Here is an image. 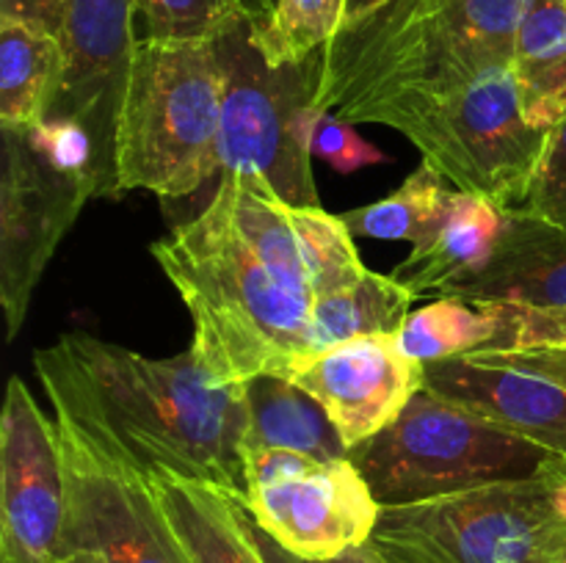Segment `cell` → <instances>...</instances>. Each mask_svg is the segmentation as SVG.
Segmentation results:
<instances>
[{"label":"cell","instance_id":"cell-1","mask_svg":"<svg viewBox=\"0 0 566 563\" xmlns=\"http://www.w3.org/2000/svg\"><path fill=\"white\" fill-rule=\"evenodd\" d=\"M153 475L199 480L247 502V384H224L188 348L153 359L70 331L33 353Z\"/></svg>","mask_w":566,"mask_h":563},{"label":"cell","instance_id":"cell-2","mask_svg":"<svg viewBox=\"0 0 566 563\" xmlns=\"http://www.w3.org/2000/svg\"><path fill=\"white\" fill-rule=\"evenodd\" d=\"M149 252L191 315V351L219 381L287 379L318 353L315 298L254 252L219 193Z\"/></svg>","mask_w":566,"mask_h":563},{"label":"cell","instance_id":"cell-3","mask_svg":"<svg viewBox=\"0 0 566 563\" xmlns=\"http://www.w3.org/2000/svg\"><path fill=\"white\" fill-rule=\"evenodd\" d=\"M528 6L531 0H390L332 36L313 105L363 125L390 99L468 86L512 64Z\"/></svg>","mask_w":566,"mask_h":563},{"label":"cell","instance_id":"cell-4","mask_svg":"<svg viewBox=\"0 0 566 563\" xmlns=\"http://www.w3.org/2000/svg\"><path fill=\"white\" fill-rule=\"evenodd\" d=\"M221 105L216 39H142L116 125V193L182 199L221 174Z\"/></svg>","mask_w":566,"mask_h":563},{"label":"cell","instance_id":"cell-5","mask_svg":"<svg viewBox=\"0 0 566 563\" xmlns=\"http://www.w3.org/2000/svg\"><path fill=\"white\" fill-rule=\"evenodd\" d=\"M59 425L66 478L61 555L94 552L105 563H191L171 530L153 475L97 414L50 370L36 368Z\"/></svg>","mask_w":566,"mask_h":563},{"label":"cell","instance_id":"cell-6","mask_svg":"<svg viewBox=\"0 0 566 563\" xmlns=\"http://www.w3.org/2000/svg\"><path fill=\"white\" fill-rule=\"evenodd\" d=\"M368 121L407 136L457 191L503 210L523 208L547 138L525 121L512 64L451 92L390 99Z\"/></svg>","mask_w":566,"mask_h":563},{"label":"cell","instance_id":"cell-7","mask_svg":"<svg viewBox=\"0 0 566 563\" xmlns=\"http://www.w3.org/2000/svg\"><path fill=\"white\" fill-rule=\"evenodd\" d=\"M348 458L376 502L392 508L531 478L562 456L420 390L396 423L352 447Z\"/></svg>","mask_w":566,"mask_h":563},{"label":"cell","instance_id":"cell-8","mask_svg":"<svg viewBox=\"0 0 566 563\" xmlns=\"http://www.w3.org/2000/svg\"><path fill=\"white\" fill-rule=\"evenodd\" d=\"M258 17L243 14L216 36L224 105L219 166L224 174H254L296 208H321L313 155L296 138V116L313 105L324 50L304 61H271L258 42Z\"/></svg>","mask_w":566,"mask_h":563},{"label":"cell","instance_id":"cell-9","mask_svg":"<svg viewBox=\"0 0 566 563\" xmlns=\"http://www.w3.org/2000/svg\"><path fill=\"white\" fill-rule=\"evenodd\" d=\"M368 546L385 563H553L566 524L553 511L545 467L523 480L381 508Z\"/></svg>","mask_w":566,"mask_h":563},{"label":"cell","instance_id":"cell-10","mask_svg":"<svg viewBox=\"0 0 566 563\" xmlns=\"http://www.w3.org/2000/svg\"><path fill=\"white\" fill-rule=\"evenodd\" d=\"M254 524L304 563H326L370 541L381 506L352 458L318 461L282 447H247Z\"/></svg>","mask_w":566,"mask_h":563},{"label":"cell","instance_id":"cell-11","mask_svg":"<svg viewBox=\"0 0 566 563\" xmlns=\"http://www.w3.org/2000/svg\"><path fill=\"white\" fill-rule=\"evenodd\" d=\"M0 304L14 340L44 268L97 185L88 171L55 160L31 130L0 127Z\"/></svg>","mask_w":566,"mask_h":563},{"label":"cell","instance_id":"cell-12","mask_svg":"<svg viewBox=\"0 0 566 563\" xmlns=\"http://www.w3.org/2000/svg\"><path fill=\"white\" fill-rule=\"evenodd\" d=\"M66 519L64 456L50 419L20 375H11L0 414V563L61 557Z\"/></svg>","mask_w":566,"mask_h":563},{"label":"cell","instance_id":"cell-13","mask_svg":"<svg viewBox=\"0 0 566 563\" xmlns=\"http://www.w3.org/2000/svg\"><path fill=\"white\" fill-rule=\"evenodd\" d=\"M136 0H70L61 50L64 77L53 116L81 127L94 147L97 196L116 193V125L138 50Z\"/></svg>","mask_w":566,"mask_h":563},{"label":"cell","instance_id":"cell-14","mask_svg":"<svg viewBox=\"0 0 566 563\" xmlns=\"http://www.w3.org/2000/svg\"><path fill=\"white\" fill-rule=\"evenodd\" d=\"M287 381L324 406L348 447L396 423L426 386V364L403 357L392 334L337 342L298 364Z\"/></svg>","mask_w":566,"mask_h":563},{"label":"cell","instance_id":"cell-15","mask_svg":"<svg viewBox=\"0 0 566 563\" xmlns=\"http://www.w3.org/2000/svg\"><path fill=\"white\" fill-rule=\"evenodd\" d=\"M423 390L566 458V386L545 375L457 357L426 364Z\"/></svg>","mask_w":566,"mask_h":563},{"label":"cell","instance_id":"cell-16","mask_svg":"<svg viewBox=\"0 0 566 563\" xmlns=\"http://www.w3.org/2000/svg\"><path fill=\"white\" fill-rule=\"evenodd\" d=\"M457 298L490 307L566 309V226L523 208L506 210L492 259Z\"/></svg>","mask_w":566,"mask_h":563},{"label":"cell","instance_id":"cell-17","mask_svg":"<svg viewBox=\"0 0 566 563\" xmlns=\"http://www.w3.org/2000/svg\"><path fill=\"white\" fill-rule=\"evenodd\" d=\"M503 224L506 210L475 193L453 191L437 230L412 246L390 276L415 298L457 296L486 268Z\"/></svg>","mask_w":566,"mask_h":563},{"label":"cell","instance_id":"cell-18","mask_svg":"<svg viewBox=\"0 0 566 563\" xmlns=\"http://www.w3.org/2000/svg\"><path fill=\"white\" fill-rule=\"evenodd\" d=\"M153 486L191 563H271L243 500L175 475H153Z\"/></svg>","mask_w":566,"mask_h":563},{"label":"cell","instance_id":"cell-19","mask_svg":"<svg viewBox=\"0 0 566 563\" xmlns=\"http://www.w3.org/2000/svg\"><path fill=\"white\" fill-rule=\"evenodd\" d=\"M64 77L61 39L20 20H0V127L33 130L53 116Z\"/></svg>","mask_w":566,"mask_h":563},{"label":"cell","instance_id":"cell-20","mask_svg":"<svg viewBox=\"0 0 566 563\" xmlns=\"http://www.w3.org/2000/svg\"><path fill=\"white\" fill-rule=\"evenodd\" d=\"M247 447H282L318 461L348 458L352 447L315 397L282 375L247 381Z\"/></svg>","mask_w":566,"mask_h":563},{"label":"cell","instance_id":"cell-21","mask_svg":"<svg viewBox=\"0 0 566 563\" xmlns=\"http://www.w3.org/2000/svg\"><path fill=\"white\" fill-rule=\"evenodd\" d=\"M520 108L536 130L566 114V0H531L512 55Z\"/></svg>","mask_w":566,"mask_h":563},{"label":"cell","instance_id":"cell-22","mask_svg":"<svg viewBox=\"0 0 566 563\" xmlns=\"http://www.w3.org/2000/svg\"><path fill=\"white\" fill-rule=\"evenodd\" d=\"M501 326V307L442 296L434 304L409 312L407 320L392 331V342L403 357L429 364L486 351Z\"/></svg>","mask_w":566,"mask_h":563},{"label":"cell","instance_id":"cell-23","mask_svg":"<svg viewBox=\"0 0 566 563\" xmlns=\"http://www.w3.org/2000/svg\"><path fill=\"white\" fill-rule=\"evenodd\" d=\"M418 298L398 285L392 276L365 270L357 282L313 304V337L318 353L337 342L368 334H392L412 312Z\"/></svg>","mask_w":566,"mask_h":563},{"label":"cell","instance_id":"cell-24","mask_svg":"<svg viewBox=\"0 0 566 563\" xmlns=\"http://www.w3.org/2000/svg\"><path fill=\"white\" fill-rule=\"evenodd\" d=\"M457 188L431 163H420L390 196L343 215L354 235L376 241H407L412 246L423 243L446 215Z\"/></svg>","mask_w":566,"mask_h":563},{"label":"cell","instance_id":"cell-25","mask_svg":"<svg viewBox=\"0 0 566 563\" xmlns=\"http://www.w3.org/2000/svg\"><path fill=\"white\" fill-rule=\"evenodd\" d=\"M346 0H280L274 14L258 20V42L271 61H304L324 50L343 25Z\"/></svg>","mask_w":566,"mask_h":563},{"label":"cell","instance_id":"cell-26","mask_svg":"<svg viewBox=\"0 0 566 563\" xmlns=\"http://www.w3.org/2000/svg\"><path fill=\"white\" fill-rule=\"evenodd\" d=\"M243 14L263 20L258 0H136L142 39L158 42L216 39Z\"/></svg>","mask_w":566,"mask_h":563},{"label":"cell","instance_id":"cell-27","mask_svg":"<svg viewBox=\"0 0 566 563\" xmlns=\"http://www.w3.org/2000/svg\"><path fill=\"white\" fill-rule=\"evenodd\" d=\"M296 138L313 158L326 160L340 174L365 169V166L385 163V155L365 141L352 121H343L340 116L329 110H318L315 105H307L296 116Z\"/></svg>","mask_w":566,"mask_h":563},{"label":"cell","instance_id":"cell-28","mask_svg":"<svg viewBox=\"0 0 566 563\" xmlns=\"http://www.w3.org/2000/svg\"><path fill=\"white\" fill-rule=\"evenodd\" d=\"M523 210L551 221V224L566 226V114L558 125L547 130L545 147L536 160L534 174H531Z\"/></svg>","mask_w":566,"mask_h":563},{"label":"cell","instance_id":"cell-29","mask_svg":"<svg viewBox=\"0 0 566 563\" xmlns=\"http://www.w3.org/2000/svg\"><path fill=\"white\" fill-rule=\"evenodd\" d=\"M501 309L503 326L486 351H528V348L566 346V309Z\"/></svg>","mask_w":566,"mask_h":563},{"label":"cell","instance_id":"cell-30","mask_svg":"<svg viewBox=\"0 0 566 563\" xmlns=\"http://www.w3.org/2000/svg\"><path fill=\"white\" fill-rule=\"evenodd\" d=\"M470 359L484 364H506V368L531 370L545 379L566 386V346L562 348H528V351H484Z\"/></svg>","mask_w":566,"mask_h":563},{"label":"cell","instance_id":"cell-31","mask_svg":"<svg viewBox=\"0 0 566 563\" xmlns=\"http://www.w3.org/2000/svg\"><path fill=\"white\" fill-rule=\"evenodd\" d=\"M70 0H0V20H20L59 36Z\"/></svg>","mask_w":566,"mask_h":563},{"label":"cell","instance_id":"cell-32","mask_svg":"<svg viewBox=\"0 0 566 563\" xmlns=\"http://www.w3.org/2000/svg\"><path fill=\"white\" fill-rule=\"evenodd\" d=\"M547 480H551L553 511L566 524V458H556V461L547 464Z\"/></svg>","mask_w":566,"mask_h":563},{"label":"cell","instance_id":"cell-33","mask_svg":"<svg viewBox=\"0 0 566 563\" xmlns=\"http://www.w3.org/2000/svg\"><path fill=\"white\" fill-rule=\"evenodd\" d=\"M385 3H390V0H346V11H343V25H352V22L363 20V17H368L370 11L381 9Z\"/></svg>","mask_w":566,"mask_h":563},{"label":"cell","instance_id":"cell-34","mask_svg":"<svg viewBox=\"0 0 566 563\" xmlns=\"http://www.w3.org/2000/svg\"><path fill=\"white\" fill-rule=\"evenodd\" d=\"M326 563H385V561H381V557L376 555L368 544H365V546H359V550H352V552H346V555L335 557V561H326Z\"/></svg>","mask_w":566,"mask_h":563},{"label":"cell","instance_id":"cell-35","mask_svg":"<svg viewBox=\"0 0 566 563\" xmlns=\"http://www.w3.org/2000/svg\"><path fill=\"white\" fill-rule=\"evenodd\" d=\"M260 533H263V530H260ZM263 546H265V555H269L271 563H304V561H298V557L287 555V552L282 550L280 544H274V541H271L265 533H263Z\"/></svg>","mask_w":566,"mask_h":563},{"label":"cell","instance_id":"cell-36","mask_svg":"<svg viewBox=\"0 0 566 563\" xmlns=\"http://www.w3.org/2000/svg\"><path fill=\"white\" fill-rule=\"evenodd\" d=\"M50 563H105L103 557L94 555V552H66V555L55 557Z\"/></svg>","mask_w":566,"mask_h":563},{"label":"cell","instance_id":"cell-37","mask_svg":"<svg viewBox=\"0 0 566 563\" xmlns=\"http://www.w3.org/2000/svg\"><path fill=\"white\" fill-rule=\"evenodd\" d=\"M276 3H280V0H258V6H260V14H263V20H260V22H265V20H269L271 14H274Z\"/></svg>","mask_w":566,"mask_h":563},{"label":"cell","instance_id":"cell-38","mask_svg":"<svg viewBox=\"0 0 566 563\" xmlns=\"http://www.w3.org/2000/svg\"><path fill=\"white\" fill-rule=\"evenodd\" d=\"M553 563H566V546H564L562 552H558V555H556V561H553Z\"/></svg>","mask_w":566,"mask_h":563}]
</instances>
